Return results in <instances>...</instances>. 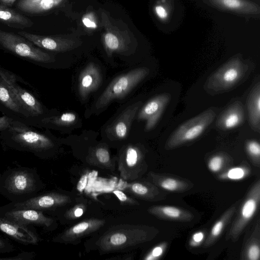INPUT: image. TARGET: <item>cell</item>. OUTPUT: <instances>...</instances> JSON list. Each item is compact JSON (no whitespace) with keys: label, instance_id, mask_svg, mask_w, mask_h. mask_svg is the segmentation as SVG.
<instances>
[{"label":"cell","instance_id":"39","mask_svg":"<svg viewBox=\"0 0 260 260\" xmlns=\"http://www.w3.org/2000/svg\"><path fill=\"white\" fill-rule=\"evenodd\" d=\"M162 246H157L154 247L151 251L145 256V260H153L157 259L163 252Z\"/></svg>","mask_w":260,"mask_h":260},{"label":"cell","instance_id":"4","mask_svg":"<svg viewBox=\"0 0 260 260\" xmlns=\"http://www.w3.org/2000/svg\"><path fill=\"white\" fill-rule=\"evenodd\" d=\"M157 232L144 226H120L106 233L96 244L103 252L119 251L151 240Z\"/></svg>","mask_w":260,"mask_h":260},{"label":"cell","instance_id":"23","mask_svg":"<svg viewBox=\"0 0 260 260\" xmlns=\"http://www.w3.org/2000/svg\"><path fill=\"white\" fill-rule=\"evenodd\" d=\"M249 121L251 128L259 133L260 129V85L258 82L253 88L247 100Z\"/></svg>","mask_w":260,"mask_h":260},{"label":"cell","instance_id":"17","mask_svg":"<svg viewBox=\"0 0 260 260\" xmlns=\"http://www.w3.org/2000/svg\"><path fill=\"white\" fill-rule=\"evenodd\" d=\"M143 159V153L137 145L126 144L121 148L119 153V170L124 180L134 179L137 177Z\"/></svg>","mask_w":260,"mask_h":260},{"label":"cell","instance_id":"27","mask_svg":"<svg viewBox=\"0 0 260 260\" xmlns=\"http://www.w3.org/2000/svg\"><path fill=\"white\" fill-rule=\"evenodd\" d=\"M124 187L126 191L146 200L154 199L158 192V189L149 183L134 182L127 184Z\"/></svg>","mask_w":260,"mask_h":260},{"label":"cell","instance_id":"37","mask_svg":"<svg viewBox=\"0 0 260 260\" xmlns=\"http://www.w3.org/2000/svg\"><path fill=\"white\" fill-rule=\"evenodd\" d=\"M113 193L117 197L121 203L124 205H136L138 202L127 196L122 191L116 189L113 191Z\"/></svg>","mask_w":260,"mask_h":260},{"label":"cell","instance_id":"20","mask_svg":"<svg viewBox=\"0 0 260 260\" xmlns=\"http://www.w3.org/2000/svg\"><path fill=\"white\" fill-rule=\"evenodd\" d=\"M40 124L47 128L61 131H68L75 128L80 124V119L77 113L69 111L55 115L44 116L40 119Z\"/></svg>","mask_w":260,"mask_h":260},{"label":"cell","instance_id":"18","mask_svg":"<svg viewBox=\"0 0 260 260\" xmlns=\"http://www.w3.org/2000/svg\"><path fill=\"white\" fill-rule=\"evenodd\" d=\"M0 231L23 245H36L40 238L31 226H25L0 215Z\"/></svg>","mask_w":260,"mask_h":260},{"label":"cell","instance_id":"26","mask_svg":"<svg viewBox=\"0 0 260 260\" xmlns=\"http://www.w3.org/2000/svg\"><path fill=\"white\" fill-rule=\"evenodd\" d=\"M237 205L238 203H235L231 206L215 222L204 243L205 247L211 246L217 240L224 228L231 222L236 212Z\"/></svg>","mask_w":260,"mask_h":260},{"label":"cell","instance_id":"32","mask_svg":"<svg viewBox=\"0 0 260 260\" xmlns=\"http://www.w3.org/2000/svg\"><path fill=\"white\" fill-rule=\"evenodd\" d=\"M260 256V249L258 240L251 241L246 249V259L258 260Z\"/></svg>","mask_w":260,"mask_h":260},{"label":"cell","instance_id":"21","mask_svg":"<svg viewBox=\"0 0 260 260\" xmlns=\"http://www.w3.org/2000/svg\"><path fill=\"white\" fill-rule=\"evenodd\" d=\"M244 116L243 105L241 102L236 101L220 114L217 119L216 126L222 130L235 128L243 123Z\"/></svg>","mask_w":260,"mask_h":260},{"label":"cell","instance_id":"19","mask_svg":"<svg viewBox=\"0 0 260 260\" xmlns=\"http://www.w3.org/2000/svg\"><path fill=\"white\" fill-rule=\"evenodd\" d=\"M105 223L104 220L94 218L86 219L64 231L53 239V241L71 242L96 231Z\"/></svg>","mask_w":260,"mask_h":260},{"label":"cell","instance_id":"43","mask_svg":"<svg viewBox=\"0 0 260 260\" xmlns=\"http://www.w3.org/2000/svg\"><path fill=\"white\" fill-rule=\"evenodd\" d=\"M88 180V175H83L80 178L77 185V189L80 192H82L86 187Z\"/></svg>","mask_w":260,"mask_h":260},{"label":"cell","instance_id":"15","mask_svg":"<svg viewBox=\"0 0 260 260\" xmlns=\"http://www.w3.org/2000/svg\"><path fill=\"white\" fill-rule=\"evenodd\" d=\"M171 99L169 93L159 94L152 98L139 109L135 121L145 122L144 131L153 129L161 117L164 111Z\"/></svg>","mask_w":260,"mask_h":260},{"label":"cell","instance_id":"1","mask_svg":"<svg viewBox=\"0 0 260 260\" xmlns=\"http://www.w3.org/2000/svg\"><path fill=\"white\" fill-rule=\"evenodd\" d=\"M3 137L5 146L19 151L31 152L41 158L49 156L57 147L52 137L35 131L14 120Z\"/></svg>","mask_w":260,"mask_h":260},{"label":"cell","instance_id":"6","mask_svg":"<svg viewBox=\"0 0 260 260\" xmlns=\"http://www.w3.org/2000/svg\"><path fill=\"white\" fill-rule=\"evenodd\" d=\"M248 71V66L242 60H230L208 78L205 88L211 94L219 93L235 87L243 79Z\"/></svg>","mask_w":260,"mask_h":260},{"label":"cell","instance_id":"40","mask_svg":"<svg viewBox=\"0 0 260 260\" xmlns=\"http://www.w3.org/2000/svg\"><path fill=\"white\" fill-rule=\"evenodd\" d=\"M244 175V170L240 168H235L231 169L228 173V177L231 179H239Z\"/></svg>","mask_w":260,"mask_h":260},{"label":"cell","instance_id":"8","mask_svg":"<svg viewBox=\"0 0 260 260\" xmlns=\"http://www.w3.org/2000/svg\"><path fill=\"white\" fill-rule=\"evenodd\" d=\"M0 44L13 53L37 62L50 64L56 61L53 54L36 47L32 43L20 35L0 30Z\"/></svg>","mask_w":260,"mask_h":260},{"label":"cell","instance_id":"45","mask_svg":"<svg viewBox=\"0 0 260 260\" xmlns=\"http://www.w3.org/2000/svg\"><path fill=\"white\" fill-rule=\"evenodd\" d=\"M16 0H0V2L7 6H11L15 2Z\"/></svg>","mask_w":260,"mask_h":260},{"label":"cell","instance_id":"44","mask_svg":"<svg viewBox=\"0 0 260 260\" xmlns=\"http://www.w3.org/2000/svg\"><path fill=\"white\" fill-rule=\"evenodd\" d=\"M204 235L203 232H200L195 233L192 236L193 242H191V243H200L204 238Z\"/></svg>","mask_w":260,"mask_h":260},{"label":"cell","instance_id":"41","mask_svg":"<svg viewBox=\"0 0 260 260\" xmlns=\"http://www.w3.org/2000/svg\"><path fill=\"white\" fill-rule=\"evenodd\" d=\"M14 119L6 115L0 116V131L7 130L12 125Z\"/></svg>","mask_w":260,"mask_h":260},{"label":"cell","instance_id":"22","mask_svg":"<svg viewBox=\"0 0 260 260\" xmlns=\"http://www.w3.org/2000/svg\"><path fill=\"white\" fill-rule=\"evenodd\" d=\"M148 212L152 215L164 219L188 221L193 218L189 211L171 206H155L150 207Z\"/></svg>","mask_w":260,"mask_h":260},{"label":"cell","instance_id":"2","mask_svg":"<svg viewBox=\"0 0 260 260\" xmlns=\"http://www.w3.org/2000/svg\"><path fill=\"white\" fill-rule=\"evenodd\" d=\"M42 187L43 183L34 168L19 167L0 174V193L11 202L32 198Z\"/></svg>","mask_w":260,"mask_h":260},{"label":"cell","instance_id":"38","mask_svg":"<svg viewBox=\"0 0 260 260\" xmlns=\"http://www.w3.org/2000/svg\"><path fill=\"white\" fill-rule=\"evenodd\" d=\"M224 7L231 10H236L241 8L243 5L241 0H218Z\"/></svg>","mask_w":260,"mask_h":260},{"label":"cell","instance_id":"5","mask_svg":"<svg viewBox=\"0 0 260 260\" xmlns=\"http://www.w3.org/2000/svg\"><path fill=\"white\" fill-rule=\"evenodd\" d=\"M100 16L104 29L102 43L107 58L111 59L115 55L125 58L134 54L136 46L128 30L119 27L104 10L100 9Z\"/></svg>","mask_w":260,"mask_h":260},{"label":"cell","instance_id":"42","mask_svg":"<svg viewBox=\"0 0 260 260\" xmlns=\"http://www.w3.org/2000/svg\"><path fill=\"white\" fill-rule=\"evenodd\" d=\"M154 11L157 17L161 20H165L168 17V12L165 7L161 5H157L155 6Z\"/></svg>","mask_w":260,"mask_h":260},{"label":"cell","instance_id":"31","mask_svg":"<svg viewBox=\"0 0 260 260\" xmlns=\"http://www.w3.org/2000/svg\"><path fill=\"white\" fill-rule=\"evenodd\" d=\"M81 21L84 27L88 30H95L99 27V22L98 16L92 11L85 13L82 17Z\"/></svg>","mask_w":260,"mask_h":260},{"label":"cell","instance_id":"13","mask_svg":"<svg viewBox=\"0 0 260 260\" xmlns=\"http://www.w3.org/2000/svg\"><path fill=\"white\" fill-rule=\"evenodd\" d=\"M71 199L68 196L56 192H51L37 194L24 201L10 203L0 207L1 209H31L43 212L52 211L64 206L70 202Z\"/></svg>","mask_w":260,"mask_h":260},{"label":"cell","instance_id":"36","mask_svg":"<svg viewBox=\"0 0 260 260\" xmlns=\"http://www.w3.org/2000/svg\"><path fill=\"white\" fill-rule=\"evenodd\" d=\"M17 250V247L8 240L0 235V253H10Z\"/></svg>","mask_w":260,"mask_h":260},{"label":"cell","instance_id":"10","mask_svg":"<svg viewBox=\"0 0 260 260\" xmlns=\"http://www.w3.org/2000/svg\"><path fill=\"white\" fill-rule=\"evenodd\" d=\"M260 201V181L255 182L248 191L237 216L226 235L228 239L236 241L255 214Z\"/></svg>","mask_w":260,"mask_h":260},{"label":"cell","instance_id":"24","mask_svg":"<svg viewBox=\"0 0 260 260\" xmlns=\"http://www.w3.org/2000/svg\"><path fill=\"white\" fill-rule=\"evenodd\" d=\"M66 0H20L18 9L30 14L46 12L62 4Z\"/></svg>","mask_w":260,"mask_h":260},{"label":"cell","instance_id":"7","mask_svg":"<svg viewBox=\"0 0 260 260\" xmlns=\"http://www.w3.org/2000/svg\"><path fill=\"white\" fill-rule=\"evenodd\" d=\"M216 113L211 109L179 125L170 135L165 145L167 149L176 148L200 137L213 121Z\"/></svg>","mask_w":260,"mask_h":260},{"label":"cell","instance_id":"9","mask_svg":"<svg viewBox=\"0 0 260 260\" xmlns=\"http://www.w3.org/2000/svg\"><path fill=\"white\" fill-rule=\"evenodd\" d=\"M142 104L141 100L130 103L106 123L102 131L105 139L111 142L126 140L131 132L136 115Z\"/></svg>","mask_w":260,"mask_h":260},{"label":"cell","instance_id":"25","mask_svg":"<svg viewBox=\"0 0 260 260\" xmlns=\"http://www.w3.org/2000/svg\"><path fill=\"white\" fill-rule=\"evenodd\" d=\"M149 176L156 185L170 191L182 192L191 187L190 183L175 177L154 173H150Z\"/></svg>","mask_w":260,"mask_h":260},{"label":"cell","instance_id":"12","mask_svg":"<svg viewBox=\"0 0 260 260\" xmlns=\"http://www.w3.org/2000/svg\"><path fill=\"white\" fill-rule=\"evenodd\" d=\"M18 34L41 48L57 53L74 50L82 44L81 40L75 37L42 36L23 31H19Z\"/></svg>","mask_w":260,"mask_h":260},{"label":"cell","instance_id":"28","mask_svg":"<svg viewBox=\"0 0 260 260\" xmlns=\"http://www.w3.org/2000/svg\"><path fill=\"white\" fill-rule=\"evenodd\" d=\"M0 21L8 24L26 27L31 26L33 24L27 17L2 5H0Z\"/></svg>","mask_w":260,"mask_h":260},{"label":"cell","instance_id":"33","mask_svg":"<svg viewBox=\"0 0 260 260\" xmlns=\"http://www.w3.org/2000/svg\"><path fill=\"white\" fill-rule=\"evenodd\" d=\"M246 150L248 154L253 160L259 164L260 157V146L258 142L251 140L246 143Z\"/></svg>","mask_w":260,"mask_h":260},{"label":"cell","instance_id":"16","mask_svg":"<svg viewBox=\"0 0 260 260\" xmlns=\"http://www.w3.org/2000/svg\"><path fill=\"white\" fill-rule=\"evenodd\" d=\"M0 215L9 218L19 224L25 226H37L45 229L51 230L55 225V220L35 209H1Z\"/></svg>","mask_w":260,"mask_h":260},{"label":"cell","instance_id":"35","mask_svg":"<svg viewBox=\"0 0 260 260\" xmlns=\"http://www.w3.org/2000/svg\"><path fill=\"white\" fill-rule=\"evenodd\" d=\"M223 154H216L212 156L208 162V167L214 172L219 171L224 163Z\"/></svg>","mask_w":260,"mask_h":260},{"label":"cell","instance_id":"3","mask_svg":"<svg viewBox=\"0 0 260 260\" xmlns=\"http://www.w3.org/2000/svg\"><path fill=\"white\" fill-rule=\"evenodd\" d=\"M150 70L137 67L119 74L113 79L93 102L86 116L98 115L112 103L125 98L146 78Z\"/></svg>","mask_w":260,"mask_h":260},{"label":"cell","instance_id":"34","mask_svg":"<svg viewBox=\"0 0 260 260\" xmlns=\"http://www.w3.org/2000/svg\"><path fill=\"white\" fill-rule=\"evenodd\" d=\"M86 206L83 204L76 205L66 212V216L69 219H76L83 215L86 210Z\"/></svg>","mask_w":260,"mask_h":260},{"label":"cell","instance_id":"29","mask_svg":"<svg viewBox=\"0 0 260 260\" xmlns=\"http://www.w3.org/2000/svg\"><path fill=\"white\" fill-rule=\"evenodd\" d=\"M0 104L10 111L28 117L27 114L19 106L13 99L10 90L0 78Z\"/></svg>","mask_w":260,"mask_h":260},{"label":"cell","instance_id":"11","mask_svg":"<svg viewBox=\"0 0 260 260\" xmlns=\"http://www.w3.org/2000/svg\"><path fill=\"white\" fill-rule=\"evenodd\" d=\"M0 78L9 88L15 102L28 116H45L47 112L42 104L31 93L16 84L14 75L0 70Z\"/></svg>","mask_w":260,"mask_h":260},{"label":"cell","instance_id":"30","mask_svg":"<svg viewBox=\"0 0 260 260\" xmlns=\"http://www.w3.org/2000/svg\"><path fill=\"white\" fill-rule=\"evenodd\" d=\"M105 144H100L93 148L90 155L96 162L108 167L111 165V160L108 147Z\"/></svg>","mask_w":260,"mask_h":260},{"label":"cell","instance_id":"14","mask_svg":"<svg viewBox=\"0 0 260 260\" xmlns=\"http://www.w3.org/2000/svg\"><path fill=\"white\" fill-rule=\"evenodd\" d=\"M104 71L99 63L89 61L80 71L77 84V92L80 100L84 102L102 85Z\"/></svg>","mask_w":260,"mask_h":260}]
</instances>
